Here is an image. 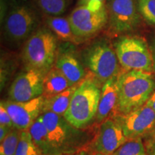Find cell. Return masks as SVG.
<instances>
[{"instance_id": "cell-5", "label": "cell", "mask_w": 155, "mask_h": 155, "mask_svg": "<svg viewBox=\"0 0 155 155\" xmlns=\"http://www.w3.org/2000/svg\"><path fill=\"white\" fill-rule=\"evenodd\" d=\"M84 61L88 68L100 83L119 76L123 71L115 49L106 40L93 43L85 51Z\"/></svg>"}, {"instance_id": "cell-27", "label": "cell", "mask_w": 155, "mask_h": 155, "mask_svg": "<svg viewBox=\"0 0 155 155\" xmlns=\"http://www.w3.org/2000/svg\"><path fill=\"white\" fill-rule=\"evenodd\" d=\"M146 104L147 106H149L150 107L152 108L155 111V91L153 93L152 96H151L150 99L147 101Z\"/></svg>"}, {"instance_id": "cell-3", "label": "cell", "mask_w": 155, "mask_h": 155, "mask_svg": "<svg viewBox=\"0 0 155 155\" xmlns=\"http://www.w3.org/2000/svg\"><path fill=\"white\" fill-rule=\"evenodd\" d=\"M100 84L94 76H86L78 85L63 116L73 127L86 129L96 119L101 92Z\"/></svg>"}, {"instance_id": "cell-6", "label": "cell", "mask_w": 155, "mask_h": 155, "mask_svg": "<svg viewBox=\"0 0 155 155\" xmlns=\"http://www.w3.org/2000/svg\"><path fill=\"white\" fill-rule=\"evenodd\" d=\"M119 63L124 71H154L152 53L146 41L137 36H122L114 46Z\"/></svg>"}, {"instance_id": "cell-10", "label": "cell", "mask_w": 155, "mask_h": 155, "mask_svg": "<svg viewBox=\"0 0 155 155\" xmlns=\"http://www.w3.org/2000/svg\"><path fill=\"white\" fill-rule=\"evenodd\" d=\"M114 116L127 139H141L155 129V111L147 104L125 115Z\"/></svg>"}, {"instance_id": "cell-33", "label": "cell", "mask_w": 155, "mask_h": 155, "mask_svg": "<svg viewBox=\"0 0 155 155\" xmlns=\"http://www.w3.org/2000/svg\"><path fill=\"white\" fill-rule=\"evenodd\" d=\"M64 155H79V152L76 153V154H64Z\"/></svg>"}, {"instance_id": "cell-24", "label": "cell", "mask_w": 155, "mask_h": 155, "mask_svg": "<svg viewBox=\"0 0 155 155\" xmlns=\"http://www.w3.org/2000/svg\"><path fill=\"white\" fill-rule=\"evenodd\" d=\"M140 15L147 22L155 25V0H138Z\"/></svg>"}, {"instance_id": "cell-14", "label": "cell", "mask_w": 155, "mask_h": 155, "mask_svg": "<svg viewBox=\"0 0 155 155\" xmlns=\"http://www.w3.org/2000/svg\"><path fill=\"white\" fill-rule=\"evenodd\" d=\"M55 66L73 86L79 84L86 78V71L78 58L71 42L58 48Z\"/></svg>"}, {"instance_id": "cell-28", "label": "cell", "mask_w": 155, "mask_h": 155, "mask_svg": "<svg viewBox=\"0 0 155 155\" xmlns=\"http://www.w3.org/2000/svg\"><path fill=\"white\" fill-rule=\"evenodd\" d=\"M91 1H100L104 2V0H79V5H86Z\"/></svg>"}, {"instance_id": "cell-12", "label": "cell", "mask_w": 155, "mask_h": 155, "mask_svg": "<svg viewBox=\"0 0 155 155\" xmlns=\"http://www.w3.org/2000/svg\"><path fill=\"white\" fill-rule=\"evenodd\" d=\"M128 140L115 116H111L101 124L96 137L91 141L93 154L111 155Z\"/></svg>"}, {"instance_id": "cell-2", "label": "cell", "mask_w": 155, "mask_h": 155, "mask_svg": "<svg viewBox=\"0 0 155 155\" xmlns=\"http://www.w3.org/2000/svg\"><path fill=\"white\" fill-rule=\"evenodd\" d=\"M117 88L116 111L125 115L146 104L155 91V78L150 72L123 70L117 78Z\"/></svg>"}, {"instance_id": "cell-26", "label": "cell", "mask_w": 155, "mask_h": 155, "mask_svg": "<svg viewBox=\"0 0 155 155\" xmlns=\"http://www.w3.org/2000/svg\"><path fill=\"white\" fill-rule=\"evenodd\" d=\"M12 130V129H9V128L5 127V126L0 125V141H2L7 137V136L10 133Z\"/></svg>"}, {"instance_id": "cell-31", "label": "cell", "mask_w": 155, "mask_h": 155, "mask_svg": "<svg viewBox=\"0 0 155 155\" xmlns=\"http://www.w3.org/2000/svg\"><path fill=\"white\" fill-rule=\"evenodd\" d=\"M152 155H155V142H154V150H153Z\"/></svg>"}, {"instance_id": "cell-22", "label": "cell", "mask_w": 155, "mask_h": 155, "mask_svg": "<svg viewBox=\"0 0 155 155\" xmlns=\"http://www.w3.org/2000/svg\"><path fill=\"white\" fill-rule=\"evenodd\" d=\"M111 155H147L141 138L128 139Z\"/></svg>"}, {"instance_id": "cell-4", "label": "cell", "mask_w": 155, "mask_h": 155, "mask_svg": "<svg viewBox=\"0 0 155 155\" xmlns=\"http://www.w3.org/2000/svg\"><path fill=\"white\" fill-rule=\"evenodd\" d=\"M57 39L48 29H40L31 35L22 49V59L27 68L45 75L55 65L58 49Z\"/></svg>"}, {"instance_id": "cell-9", "label": "cell", "mask_w": 155, "mask_h": 155, "mask_svg": "<svg viewBox=\"0 0 155 155\" xmlns=\"http://www.w3.org/2000/svg\"><path fill=\"white\" fill-rule=\"evenodd\" d=\"M108 13L110 29L116 33L134 30L140 22L138 0H109Z\"/></svg>"}, {"instance_id": "cell-21", "label": "cell", "mask_w": 155, "mask_h": 155, "mask_svg": "<svg viewBox=\"0 0 155 155\" xmlns=\"http://www.w3.org/2000/svg\"><path fill=\"white\" fill-rule=\"evenodd\" d=\"M15 155H42L35 144L29 129L22 131Z\"/></svg>"}, {"instance_id": "cell-11", "label": "cell", "mask_w": 155, "mask_h": 155, "mask_svg": "<svg viewBox=\"0 0 155 155\" xmlns=\"http://www.w3.org/2000/svg\"><path fill=\"white\" fill-rule=\"evenodd\" d=\"M45 75L38 70L27 68L20 73L9 89V100L27 102L41 96Z\"/></svg>"}, {"instance_id": "cell-20", "label": "cell", "mask_w": 155, "mask_h": 155, "mask_svg": "<svg viewBox=\"0 0 155 155\" xmlns=\"http://www.w3.org/2000/svg\"><path fill=\"white\" fill-rule=\"evenodd\" d=\"M41 10L49 16H59L65 12L70 0H35Z\"/></svg>"}, {"instance_id": "cell-23", "label": "cell", "mask_w": 155, "mask_h": 155, "mask_svg": "<svg viewBox=\"0 0 155 155\" xmlns=\"http://www.w3.org/2000/svg\"><path fill=\"white\" fill-rule=\"evenodd\" d=\"M22 131L14 129L1 141L0 155H15Z\"/></svg>"}, {"instance_id": "cell-30", "label": "cell", "mask_w": 155, "mask_h": 155, "mask_svg": "<svg viewBox=\"0 0 155 155\" xmlns=\"http://www.w3.org/2000/svg\"><path fill=\"white\" fill-rule=\"evenodd\" d=\"M152 58H153V63H154V71H155V45L153 48V51H152Z\"/></svg>"}, {"instance_id": "cell-13", "label": "cell", "mask_w": 155, "mask_h": 155, "mask_svg": "<svg viewBox=\"0 0 155 155\" xmlns=\"http://www.w3.org/2000/svg\"><path fill=\"white\" fill-rule=\"evenodd\" d=\"M44 97L41 96L27 102H17L11 100L2 101L1 104L8 111L15 129L28 130L42 114Z\"/></svg>"}, {"instance_id": "cell-29", "label": "cell", "mask_w": 155, "mask_h": 155, "mask_svg": "<svg viewBox=\"0 0 155 155\" xmlns=\"http://www.w3.org/2000/svg\"><path fill=\"white\" fill-rule=\"evenodd\" d=\"M79 155H94V154L90 151L83 150L79 152Z\"/></svg>"}, {"instance_id": "cell-16", "label": "cell", "mask_w": 155, "mask_h": 155, "mask_svg": "<svg viewBox=\"0 0 155 155\" xmlns=\"http://www.w3.org/2000/svg\"><path fill=\"white\" fill-rule=\"evenodd\" d=\"M71 86H73L71 83L54 65L44 76L42 96L44 98L53 96L63 92Z\"/></svg>"}, {"instance_id": "cell-1", "label": "cell", "mask_w": 155, "mask_h": 155, "mask_svg": "<svg viewBox=\"0 0 155 155\" xmlns=\"http://www.w3.org/2000/svg\"><path fill=\"white\" fill-rule=\"evenodd\" d=\"M41 115L48 131L51 155L76 154L90 142V131L73 127L63 116L51 112Z\"/></svg>"}, {"instance_id": "cell-19", "label": "cell", "mask_w": 155, "mask_h": 155, "mask_svg": "<svg viewBox=\"0 0 155 155\" xmlns=\"http://www.w3.org/2000/svg\"><path fill=\"white\" fill-rule=\"evenodd\" d=\"M35 144L42 155H51V149L48 137V131L43 121L42 115L38 118L29 129Z\"/></svg>"}, {"instance_id": "cell-17", "label": "cell", "mask_w": 155, "mask_h": 155, "mask_svg": "<svg viewBox=\"0 0 155 155\" xmlns=\"http://www.w3.org/2000/svg\"><path fill=\"white\" fill-rule=\"evenodd\" d=\"M78 85L70 87L61 94L48 98H44L43 104H42V114L46 112H51L58 115L64 116L69 107Z\"/></svg>"}, {"instance_id": "cell-32", "label": "cell", "mask_w": 155, "mask_h": 155, "mask_svg": "<svg viewBox=\"0 0 155 155\" xmlns=\"http://www.w3.org/2000/svg\"><path fill=\"white\" fill-rule=\"evenodd\" d=\"M94 155H104V154H100V153H95V154H94Z\"/></svg>"}, {"instance_id": "cell-8", "label": "cell", "mask_w": 155, "mask_h": 155, "mask_svg": "<svg viewBox=\"0 0 155 155\" xmlns=\"http://www.w3.org/2000/svg\"><path fill=\"white\" fill-rule=\"evenodd\" d=\"M38 25L35 11L28 5L13 7L5 18L4 31L6 38L12 42H22L29 38Z\"/></svg>"}, {"instance_id": "cell-18", "label": "cell", "mask_w": 155, "mask_h": 155, "mask_svg": "<svg viewBox=\"0 0 155 155\" xmlns=\"http://www.w3.org/2000/svg\"><path fill=\"white\" fill-rule=\"evenodd\" d=\"M46 23L50 30L59 40L71 43L78 42L77 38L73 32L68 18L58 16H49L46 19Z\"/></svg>"}, {"instance_id": "cell-25", "label": "cell", "mask_w": 155, "mask_h": 155, "mask_svg": "<svg viewBox=\"0 0 155 155\" xmlns=\"http://www.w3.org/2000/svg\"><path fill=\"white\" fill-rule=\"evenodd\" d=\"M0 125L5 126L12 129H15L10 115L5 106L1 104H0Z\"/></svg>"}, {"instance_id": "cell-7", "label": "cell", "mask_w": 155, "mask_h": 155, "mask_svg": "<svg viewBox=\"0 0 155 155\" xmlns=\"http://www.w3.org/2000/svg\"><path fill=\"white\" fill-rule=\"evenodd\" d=\"M68 19L77 40L95 35L108 22V13L106 6L94 9L88 5H79L69 15Z\"/></svg>"}, {"instance_id": "cell-15", "label": "cell", "mask_w": 155, "mask_h": 155, "mask_svg": "<svg viewBox=\"0 0 155 155\" xmlns=\"http://www.w3.org/2000/svg\"><path fill=\"white\" fill-rule=\"evenodd\" d=\"M117 78H113L103 84L96 121L101 124L108 119L112 111H116L118 104Z\"/></svg>"}]
</instances>
